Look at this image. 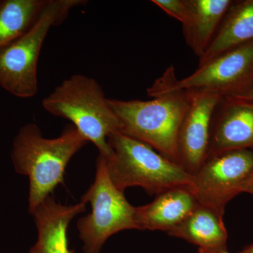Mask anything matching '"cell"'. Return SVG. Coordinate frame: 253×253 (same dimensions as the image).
Masks as SVG:
<instances>
[{"instance_id":"20","label":"cell","mask_w":253,"mask_h":253,"mask_svg":"<svg viewBox=\"0 0 253 253\" xmlns=\"http://www.w3.org/2000/svg\"><path fill=\"white\" fill-rule=\"evenodd\" d=\"M239 253H253V244L247 246L242 252Z\"/></svg>"},{"instance_id":"15","label":"cell","mask_w":253,"mask_h":253,"mask_svg":"<svg viewBox=\"0 0 253 253\" xmlns=\"http://www.w3.org/2000/svg\"><path fill=\"white\" fill-rule=\"evenodd\" d=\"M253 42V0L233 2L199 66L223 53Z\"/></svg>"},{"instance_id":"13","label":"cell","mask_w":253,"mask_h":253,"mask_svg":"<svg viewBox=\"0 0 253 253\" xmlns=\"http://www.w3.org/2000/svg\"><path fill=\"white\" fill-rule=\"evenodd\" d=\"M189 22L183 26L187 45L199 58L206 52L234 1L231 0H186Z\"/></svg>"},{"instance_id":"18","label":"cell","mask_w":253,"mask_h":253,"mask_svg":"<svg viewBox=\"0 0 253 253\" xmlns=\"http://www.w3.org/2000/svg\"><path fill=\"white\" fill-rule=\"evenodd\" d=\"M225 99H234L253 103V82L250 84L249 87L246 90L243 91L242 93H241V94L234 96V97L225 98Z\"/></svg>"},{"instance_id":"14","label":"cell","mask_w":253,"mask_h":253,"mask_svg":"<svg viewBox=\"0 0 253 253\" xmlns=\"http://www.w3.org/2000/svg\"><path fill=\"white\" fill-rule=\"evenodd\" d=\"M217 211L198 204L192 212L168 234L184 239L206 251H226L228 234Z\"/></svg>"},{"instance_id":"3","label":"cell","mask_w":253,"mask_h":253,"mask_svg":"<svg viewBox=\"0 0 253 253\" xmlns=\"http://www.w3.org/2000/svg\"><path fill=\"white\" fill-rule=\"evenodd\" d=\"M50 114L64 118L106 158L113 156L108 137L120 131V122L104 91L94 78L73 75L64 80L42 103Z\"/></svg>"},{"instance_id":"4","label":"cell","mask_w":253,"mask_h":253,"mask_svg":"<svg viewBox=\"0 0 253 253\" xmlns=\"http://www.w3.org/2000/svg\"><path fill=\"white\" fill-rule=\"evenodd\" d=\"M113 156L106 158L110 178L124 192L140 186L149 194L176 187H189L193 174L141 141L117 131L108 137Z\"/></svg>"},{"instance_id":"21","label":"cell","mask_w":253,"mask_h":253,"mask_svg":"<svg viewBox=\"0 0 253 253\" xmlns=\"http://www.w3.org/2000/svg\"><path fill=\"white\" fill-rule=\"evenodd\" d=\"M199 253H230L228 252L227 250L226 251H201V250H199Z\"/></svg>"},{"instance_id":"10","label":"cell","mask_w":253,"mask_h":253,"mask_svg":"<svg viewBox=\"0 0 253 253\" xmlns=\"http://www.w3.org/2000/svg\"><path fill=\"white\" fill-rule=\"evenodd\" d=\"M86 205L81 201L63 205L52 196L46 198L32 213L38 239L29 253H75L68 245V226L76 216L85 212Z\"/></svg>"},{"instance_id":"16","label":"cell","mask_w":253,"mask_h":253,"mask_svg":"<svg viewBox=\"0 0 253 253\" xmlns=\"http://www.w3.org/2000/svg\"><path fill=\"white\" fill-rule=\"evenodd\" d=\"M49 0H0V49L36 23Z\"/></svg>"},{"instance_id":"6","label":"cell","mask_w":253,"mask_h":253,"mask_svg":"<svg viewBox=\"0 0 253 253\" xmlns=\"http://www.w3.org/2000/svg\"><path fill=\"white\" fill-rule=\"evenodd\" d=\"M253 82V42L223 53L200 65L187 77L177 79L169 68L147 89L151 97L169 92L208 93L231 98L246 90Z\"/></svg>"},{"instance_id":"5","label":"cell","mask_w":253,"mask_h":253,"mask_svg":"<svg viewBox=\"0 0 253 253\" xmlns=\"http://www.w3.org/2000/svg\"><path fill=\"white\" fill-rule=\"evenodd\" d=\"M83 0H49L36 23L26 33L0 49V86L21 99L38 91V63L44 40L53 26L67 18Z\"/></svg>"},{"instance_id":"11","label":"cell","mask_w":253,"mask_h":253,"mask_svg":"<svg viewBox=\"0 0 253 253\" xmlns=\"http://www.w3.org/2000/svg\"><path fill=\"white\" fill-rule=\"evenodd\" d=\"M212 121L208 156L229 150L253 149V103L234 99H223Z\"/></svg>"},{"instance_id":"9","label":"cell","mask_w":253,"mask_h":253,"mask_svg":"<svg viewBox=\"0 0 253 253\" xmlns=\"http://www.w3.org/2000/svg\"><path fill=\"white\" fill-rule=\"evenodd\" d=\"M189 94V109L178 136V153L179 164L194 174L208 158L213 118L224 98L208 93Z\"/></svg>"},{"instance_id":"12","label":"cell","mask_w":253,"mask_h":253,"mask_svg":"<svg viewBox=\"0 0 253 253\" xmlns=\"http://www.w3.org/2000/svg\"><path fill=\"white\" fill-rule=\"evenodd\" d=\"M189 187H176L157 195L151 204L135 208L138 230L169 231L179 225L198 206Z\"/></svg>"},{"instance_id":"8","label":"cell","mask_w":253,"mask_h":253,"mask_svg":"<svg viewBox=\"0 0 253 253\" xmlns=\"http://www.w3.org/2000/svg\"><path fill=\"white\" fill-rule=\"evenodd\" d=\"M253 172V149H234L208 156L193 174L189 189L199 204L224 216L226 204L242 193Z\"/></svg>"},{"instance_id":"1","label":"cell","mask_w":253,"mask_h":253,"mask_svg":"<svg viewBox=\"0 0 253 253\" xmlns=\"http://www.w3.org/2000/svg\"><path fill=\"white\" fill-rule=\"evenodd\" d=\"M87 143L73 125L53 139L44 137L35 123L21 126L13 142L11 159L16 172L29 178L31 214L63 184L68 163Z\"/></svg>"},{"instance_id":"19","label":"cell","mask_w":253,"mask_h":253,"mask_svg":"<svg viewBox=\"0 0 253 253\" xmlns=\"http://www.w3.org/2000/svg\"><path fill=\"white\" fill-rule=\"evenodd\" d=\"M242 193H249L253 196V172L245 184L242 189Z\"/></svg>"},{"instance_id":"2","label":"cell","mask_w":253,"mask_h":253,"mask_svg":"<svg viewBox=\"0 0 253 253\" xmlns=\"http://www.w3.org/2000/svg\"><path fill=\"white\" fill-rule=\"evenodd\" d=\"M120 122V132L149 145L179 163L178 136L190 104V94L174 91L149 101L108 99Z\"/></svg>"},{"instance_id":"7","label":"cell","mask_w":253,"mask_h":253,"mask_svg":"<svg viewBox=\"0 0 253 253\" xmlns=\"http://www.w3.org/2000/svg\"><path fill=\"white\" fill-rule=\"evenodd\" d=\"M84 204H90L91 211L77 223L84 253H100L106 241L120 231L136 229L135 208L110 178L104 156L96 161L94 182L83 195Z\"/></svg>"},{"instance_id":"17","label":"cell","mask_w":253,"mask_h":253,"mask_svg":"<svg viewBox=\"0 0 253 253\" xmlns=\"http://www.w3.org/2000/svg\"><path fill=\"white\" fill-rule=\"evenodd\" d=\"M151 1L166 14L181 22L182 26L189 22L190 10L186 0H153Z\"/></svg>"}]
</instances>
